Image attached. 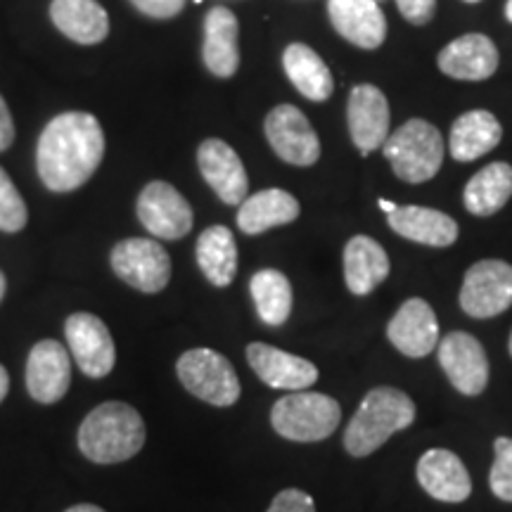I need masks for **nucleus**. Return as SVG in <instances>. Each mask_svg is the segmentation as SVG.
<instances>
[{"mask_svg":"<svg viewBox=\"0 0 512 512\" xmlns=\"http://www.w3.org/2000/svg\"><path fill=\"white\" fill-rule=\"evenodd\" d=\"M105 157V133L88 112H62L36 145V169L50 192H74L91 181Z\"/></svg>","mask_w":512,"mask_h":512,"instance_id":"obj_1","label":"nucleus"},{"mask_svg":"<svg viewBox=\"0 0 512 512\" xmlns=\"http://www.w3.org/2000/svg\"><path fill=\"white\" fill-rule=\"evenodd\" d=\"M145 422L124 401L100 403L79 427V448L88 460L100 465L124 463L145 446Z\"/></svg>","mask_w":512,"mask_h":512,"instance_id":"obj_2","label":"nucleus"},{"mask_svg":"<svg viewBox=\"0 0 512 512\" xmlns=\"http://www.w3.org/2000/svg\"><path fill=\"white\" fill-rule=\"evenodd\" d=\"M415 422V403L411 396L394 387L370 389L354 418L344 430V448L349 456L368 458L389 437Z\"/></svg>","mask_w":512,"mask_h":512,"instance_id":"obj_3","label":"nucleus"},{"mask_svg":"<svg viewBox=\"0 0 512 512\" xmlns=\"http://www.w3.org/2000/svg\"><path fill=\"white\" fill-rule=\"evenodd\" d=\"M444 152L441 131L425 119H408L399 131L389 133L382 145V155L394 176L411 185L432 181L444 164Z\"/></svg>","mask_w":512,"mask_h":512,"instance_id":"obj_4","label":"nucleus"},{"mask_svg":"<svg viewBox=\"0 0 512 512\" xmlns=\"http://www.w3.org/2000/svg\"><path fill=\"white\" fill-rule=\"evenodd\" d=\"M342 420V408L328 394L316 392H292L275 401L271 411L273 430L283 439L311 441L328 439L339 427Z\"/></svg>","mask_w":512,"mask_h":512,"instance_id":"obj_5","label":"nucleus"},{"mask_svg":"<svg viewBox=\"0 0 512 512\" xmlns=\"http://www.w3.org/2000/svg\"><path fill=\"white\" fill-rule=\"evenodd\" d=\"M178 380L192 396L211 406H233L240 399V380L233 363L214 349H190L176 363Z\"/></svg>","mask_w":512,"mask_h":512,"instance_id":"obj_6","label":"nucleus"},{"mask_svg":"<svg viewBox=\"0 0 512 512\" xmlns=\"http://www.w3.org/2000/svg\"><path fill=\"white\" fill-rule=\"evenodd\" d=\"M512 306V266L501 259H482L467 268L460 287V309L470 318L501 316Z\"/></svg>","mask_w":512,"mask_h":512,"instance_id":"obj_7","label":"nucleus"},{"mask_svg":"<svg viewBox=\"0 0 512 512\" xmlns=\"http://www.w3.org/2000/svg\"><path fill=\"white\" fill-rule=\"evenodd\" d=\"M110 264L126 285L145 294L162 292L171 280V256L155 240L128 238L117 242Z\"/></svg>","mask_w":512,"mask_h":512,"instance_id":"obj_8","label":"nucleus"},{"mask_svg":"<svg viewBox=\"0 0 512 512\" xmlns=\"http://www.w3.org/2000/svg\"><path fill=\"white\" fill-rule=\"evenodd\" d=\"M69 354L74 356L76 366L83 375L102 380L112 373L117 363V347H114L112 332L93 313H72L64 323Z\"/></svg>","mask_w":512,"mask_h":512,"instance_id":"obj_9","label":"nucleus"},{"mask_svg":"<svg viewBox=\"0 0 512 512\" xmlns=\"http://www.w3.org/2000/svg\"><path fill=\"white\" fill-rule=\"evenodd\" d=\"M136 214L159 240H181L192 230V207L171 183L152 181L140 190Z\"/></svg>","mask_w":512,"mask_h":512,"instance_id":"obj_10","label":"nucleus"},{"mask_svg":"<svg viewBox=\"0 0 512 512\" xmlns=\"http://www.w3.org/2000/svg\"><path fill=\"white\" fill-rule=\"evenodd\" d=\"M266 140L283 162L313 166L320 159V140L306 114L294 105H278L264 121Z\"/></svg>","mask_w":512,"mask_h":512,"instance_id":"obj_11","label":"nucleus"},{"mask_svg":"<svg viewBox=\"0 0 512 512\" xmlns=\"http://www.w3.org/2000/svg\"><path fill=\"white\" fill-rule=\"evenodd\" d=\"M439 366L448 382L463 396H479L489 384V358L477 337L467 332H448L439 339Z\"/></svg>","mask_w":512,"mask_h":512,"instance_id":"obj_12","label":"nucleus"},{"mask_svg":"<svg viewBox=\"0 0 512 512\" xmlns=\"http://www.w3.org/2000/svg\"><path fill=\"white\" fill-rule=\"evenodd\" d=\"M389 121H392V112H389L387 95L373 83H358L349 93L347 124L349 136L361 155L380 150L384 140L389 138Z\"/></svg>","mask_w":512,"mask_h":512,"instance_id":"obj_13","label":"nucleus"},{"mask_svg":"<svg viewBox=\"0 0 512 512\" xmlns=\"http://www.w3.org/2000/svg\"><path fill=\"white\" fill-rule=\"evenodd\" d=\"M197 166L216 197L230 207H240L247 200L249 178L238 152L226 140L207 138L197 147Z\"/></svg>","mask_w":512,"mask_h":512,"instance_id":"obj_14","label":"nucleus"},{"mask_svg":"<svg viewBox=\"0 0 512 512\" xmlns=\"http://www.w3.org/2000/svg\"><path fill=\"white\" fill-rule=\"evenodd\" d=\"M387 337L396 351L408 358L430 356L439 344L437 313L425 299H406L387 325Z\"/></svg>","mask_w":512,"mask_h":512,"instance_id":"obj_15","label":"nucleus"},{"mask_svg":"<svg viewBox=\"0 0 512 512\" xmlns=\"http://www.w3.org/2000/svg\"><path fill=\"white\" fill-rule=\"evenodd\" d=\"M247 361L259 380L273 389L285 392H304L318 380V368L302 356L271 347V344L254 342L247 347Z\"/></svg>","mask_w":512,"mask_h":512,"instance_id":"obj_16","label":"nucleus"},{"mask_svg":"<svg viewBox=\"0 0 512 512\" xmlns=\"http://www.w3.org/2000/svg\"><path fill=\"white\" fill-rule=\"evenodd\" d=\"M72 361L69 351L55 339H43L29 351L27 389L38 403H57L69 392Z\"/></svg>","mask_w":512,"mask_h":512,"instance_id":"obj_17","label":"nucleus"},{"mask_svg":"<svg viewBox=\"0 0 512 512\" xmlns=\"http://www.w3.org/2000/svg\"><path fill=\"white\" fill-rule=\"evenodd\" d=\"M332 27L361 50H377L387 38V17L377 0H328Z\"/></svg>","mask_w":512,"mask_h":512,"instance_id":"obj_18","label":"nucleus"},{"mask_svg":"<svg viewBox=\"0 0 512 512\" xmlns=\"http://www.w3.org/2000/svg\"><path fill=\"white\" fill-rule=\"evenodd\" d=\"M437 67L448 79L486 81L498 69V48L489 36L465 34L441 48Z\"/></svg>","mask_w":512,"mask_h":512,"instance_id":"obj_19","label":"nucleus"},{"mask_svg":"<svg viewBox=\"0 0 512 512\" xmlns=\"http://www.w3.org/2000/svg\"><path fill=\"white\" fill-rule=\"evenodd\" d=\"M240 24L233 10L216 5L204 17L202 60L204 67L219 79H230L240 67Z\"/></svg>","mask_w":512,"mask_h":512,"instance_id":"obj_20","label":"nucleus"},{"mask_svg":"<svg viewBox=\"0 0 512 512\" xmlns=\"http://www.w3.org/2000/svg\"><path fill=\"white\" fill-rule=\"evenodd\" d=\"M418 482L441 503H463L472 494L470 472L463 460L446 448H432L420 458Z\"/></svg>","mask_w":512,"mask_h":512,"instance_id":"obj_21","label":"nucleus"},{"mask_svg":"<svg viewBox=\"0 0 512 512\" xmlns=\"http://www.w3.org/2000/svg\"><path fill=\"white\" fill-rule=\"evenodd\" d=\"M387 223L396 235L427 247H451L460 235L458 223L451 216L418 204H406V207L396 204L392 214H387Z\"/></svg>","mask_w":512,"mask_h":512,"instance_id":"obj_22","label":"nucleus"},{"mask_svg":"<svg viewBox=\"0 0 512 512\" xmlns=\"http://www.w3.org/2000/svg\"><path fill=\"white\" fill-rule=\"evenodd\" d=\"M392 264L380 242L368 235H356L344 247V280L351 294L366 297L389 278Z\"/></svg>","mask_w":512,"mask_h":512,"instance_id":"obj_23","label":"nucleus"},{"mask_svg":"<svg viewBox=\"0 0 512 512\" xmlns=\"http://www.w3.org/2000/svg\"><path fill=\"white\" fill-rule=\"evenodd\" d=\"M50 19L69 41L98 46L110 36V17L98 0H53Z\"/></svg>","mask_w":512,"mask_h":512,"instance_id":"obj_24","label":"nucleus"},{"mask_svg":"<svg viewBox=\"0 0 512 512\" xmlns=\"http://www.w3.org/2000/svg\"><path fill=\"white\" fill-rule=\"evenodd\" d=\"M503 138V126L494 114L486 110H472L460 114L451 126L448 152L456 162H475L498 147Z\"/></svg>","mask_w":512,"mask_h":512,"instance_id":"obj_25","label":"nucleus"},{"mask_svg":"<svg viewBox=\"0 0 512 512\" xmlns=\"http://www.w3.org/2000/svg\"><path fill=\"white\" fill-rule=\"evenodd\" d=\"M297 197L290 195L287 190L268 188L261 192H254L247 197L238 209V226L245 235H261L266 230L287 226V223L299 219Z\"/></svg>","mask_w":512,"mask_h":512,"instance_id":"obj_26","label":"nucleus"},{"mask_svg":"<svg viewBox=\"0 0 512 512\" xmlns=\"http://www.w3.org/2000/svg\"><path fill=\"white\" fill-rule=\"evenodd\" d=\"M283 67L292 86L311 102H325L335 93L328 64L306 43H290L283 53Z\"/></svg>","mask_w":512,"mask_h":512,"instance_id":"obj_27","label":"nucleus"},{"mask_svg":"<svg viewBox=\"0 0 512 512\" xmlns=\"http://www.w3.org/2000/svg\"><path fill=\"white\" fill-rule=\"evenodd\" d=\"M197 266L216 287H228L238 275V245L233 230L211 226L197 238Z\"/></svg>","mask_w":512,"mask_h":512,"instance_id":"obj_28","label":"nucleus"},{"mask_svg":"<svg viewBox=\"0 0 512 512\" xmlns=\"http://www.w3.org/2000/svg\"><path fill=\"white\" fill-rule=\"evenodd\" d=\"M512 197V166L494 162L479 169L463 190L465 209L475 216H494Z\"/></svg>","mask_w":512,"mask_h":512,"instance_id":"obj_29","label":"nucleus"},{"mask_svg":"<svg viewBox=\"0 0 512 512\" xmlns=\"http://www.w3.org/2000/svg\"><path fill=\"white\" fill-rule=\"evenodd\" d=\"M256 313L266 325H283L292 313V285L285 273L275 268L256 271L249 280Z\"/></svg>","mask_w":512,"mask_h":512,"instance_id":"obj_30","label":"nucleus"},{"mask_svg":"<svg viewBox=\"0 0 512 512\" xmlns=\"http://www.w3.org/2000/svg\"><path fill=\"white\" fill-rule=\"evenodd\" d=\"M29 221V211L24 197L19 195L17 185L12 183L8 171L0 166V230L19 233Z\"/></svg>","mask_w":512,"mask_h":512,"instance_id":"obj_31","label":"nucleus"},{"mask_svg":"<svg viewBox=\"0 0 512 512\" xmlns=\"http://www.w3.org/2000/svg\"><path fill=\"white\" fill-rule=\"evenodd\" d=\"M496 460L491 467L489 486L494 496L501 498L505 503H512V439L498 437L494 441Z\"/></svg>","mask_w":512,"mask_h":512,"instance_id":"obj_32","label":"nucleus"},{"mask_svg":"<svg viewBox=\"0 0 512 512\" xmlns=\"http://www.w3.org/2000/svg\"><path fill=\"white\" fill-rule=\"evenodd\" d=\"M268 512H316V503L306 491L285 489L273 498Z\"/></svg>","mask_w":512,"mask_h":512,"instance_id":"obj_33","label":"nucleus"},{"mask_svg":"<svg viewBox=\"0 0 512 512\" xmlns=\"http://www.w3.org/2000/svg\"><path fill=\"white\" fill-rule=\"evenodd\" d=\"M133 8L152 19H174L181 15L188 0H131Z\"/></svg>","mask_w":512,"mask_h":512,"instance_id":"obj_34","label":"nucleus"},{"mask_svg":"<svg viewBox=\"0 0 512 512\" xmlns=\"http://www.w3.org/2000/svg\"><path fill=\"white\" fill-rule=\"evenodd\" d=\"M396 8L406 17V22L422 27V24H427L434 17L437 0H396Z\"/></svg>","mask_w":512,"mask_h":512,"instance_id":"obj_35","label":"nucleus"},{"mask_svg":"<svg viewBox=\"0 0 512 512\" xmlns=\"http://www.w3.org/2000/svg\"><path fill=\"white\" fill-rule=\"evenodd\" d=\"M12 140H15V121H12L8 102L0 95V152L8 150Z\"/></svg>","mask_w":512,"mask_h":512,"instance_id":"obj_36","label":"nucleus"},{"mask_svg":"<svg viewBox=\"0 0 512 512\" xmlns=\"http://www.w3.org/2000/svg\"><path fill=\"white\" fill-rule=\"evenodd\" d=\"M8 392H10V375H8V370L0 366V403H3Z\"/></svg>","mask_w":512,"mask_h":512,"instance_id":"obj_37","label":"nucleus"},{"mask_svg":"<svg viewBox=\"0 0 512 512\" xmlns=\"http://www.w3.org/2000/svg\"><path fill=\"white\" fill-rule=\"evenodd\" d=\"M64 512H105L98 505H91V503H81V505H74V508L64 510Z\"/></svg>","mask_w":512,"mask_h":512,"instance_id":"obj_38","label":"nucleus"},{"mask_svg":"<svg viewBox=\"0 0 512 512\" xmlns=\"http://www.w3.org/2000/svg\"><path fill=\"white\" fill-rule=\"evenodd\" d=\"M380 207L384 209V214H392V211L396 209V204L389 202V200H380Z\"/></svg>","mask_w":512,"mask_h":512,"instance_id":"obj_39","label":"nucleus"},{"mask_svg":"<svg viewBox=\"0 0 512 512\" xmlns=\"http://www.w3.org/2000/svg\"><path fill=\"white\" fill-rule=\"evenodd\" d=\"M5 287H8V280H5V273L0 271V302H3L5 297Z\"/></svg>","mask_w":512,"mask_h":512,"instance_id":"obj_40","label":"nucleus"},{"mask_svg":"<svg viewBox=\"0 0 512 512\" xmlns=\"http://www.w3.org/2000/svg\"><path fill=\"white\" fill-rule=\"evenodd\" d=\"M505 17H508V22L512 24V0H508V3H505Z\"/></svg>","mask_w":512,"mask_h":512,"instance_id":"obj_41","label":"nucleus"},{"mask_svg":"<svg viewBox=\"0 0 512 512\" xmlns=\"http://www.w3.org/2000/svg\"><path fill=\"white\" fill-rule=\"evenodd\" d=\"M508 349H510V356H512V332H510V342H508Z\"/></svg>","mask_w":512,"mask_h":512,"instance_id":"obj_42","label":"nucleus"},{"mask_svg":"<svg viewBox=\"0 0 512 512\" xmlns=\"http://www.w3.org/2000/svg\"><path fill=\"white\" fill-rule=\"evenodd\" d=\"M465 3H472V5H475V3H482V0H465Z\"/></svg>","mask_w":512,"mask_h":512,"instance_id":"obj_43","label":"nucleus"},{"mask_svg":"<svg viewBox=\"0 0 512 512\" xmlns=\"http://www.w3.org/2000/svg\"><path fill=\"white\" fill-rule=\"evenodd\" d=\"M377 3H382V0H377Z\"/></svg>","mask_w":512,"mask_h":512,"instance_id":"obj_44","label":"nucleus"}]
</instances>
